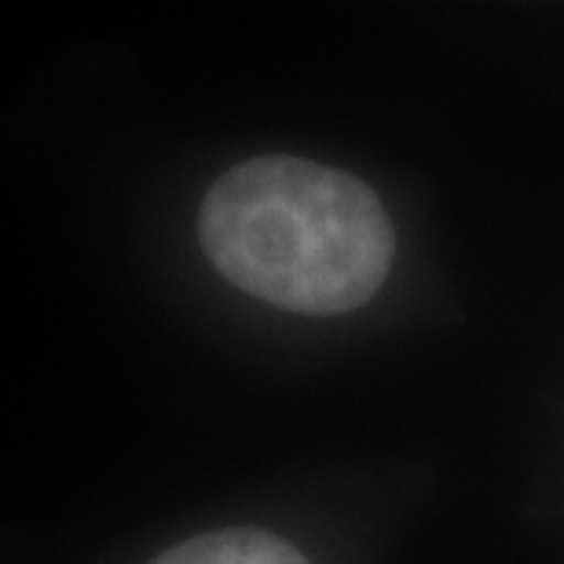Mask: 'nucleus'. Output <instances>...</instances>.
Returning a JSON list of instances; mask_svg holds the SVG:
<instances>
[{
  "mask_svg": "<svg viewBox=\"0 0 564 564\" xmlns=\"http://www.w3.org/2000/svg\"><path fill=\"white\" fill-rule=\"evenodd\" d=\"M217 272L275 308L367 304L392 264V224L364 180L304 158H253L209 187L198 220Z\"/></svg>",
  "mask_w": 564,
  "mask_h": 564,
  "instance_id": "f257e3e1",
  "label": "nucleus"
},
{
  "mask_svg": "<svg viewBox=\"0 0 564 564\" xmlns=\"http://www.w3.org/2000/svg\"><path fill=\"white\" fill-rule=\"evenodd\" d=\"M151 564H308L297 546L257 528H228L176 543Z\"/></svg>",
  "mask_w": 564,
  "mask_h": 564,
  "instance_id": "f03ea898",
  "label": "nucleus"
}]
</instances>
